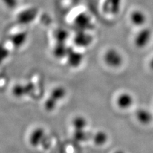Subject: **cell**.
Listing matches in <instances>:
<instances>
[{
	"mask_svg": "<svg viewBox=\"0 0 153 153\" xmlns=\"http://www.w3.org/2000/svg\"><path fill=\"white\" fill-rule=\"evenodd\" d=\"M65 95L66 91L63 88L58 87L55 88L45 102L44 107L46 111H52L54 110L57 103L65 98Z\"/></svg>",
	"mask_w": 153,
	"mask_h": 153,
	"instance_id": "2",
	"label": "cell"
},
{
	"mask_svg": "<svg viewBox=\"0 0 153 153\" xmlns=\"http://www.w3.org/2000/svg\"><path fill=\"white\" fill-rule=\"evenodd\" d=\"M104 63L111 68H117L123 63V57L121 52L114 48H110L103 54Z\"/></svg>",
	"mask_w": 153,
	"mask_h": 153,
	"instance_id": "1",
	"label": "cell"
},
{
	"mask_svg": "<svg viewBox=\"0 0 153 153\" xmlns=\"http://www.w3.org/2000/svg\"><path fill=\"white\" fill-rule=\"evenodd\" d=\"M149 65V68H150L152 70H153V57L151 59Z\"/></svg>",
	"mask_w": 153,
	"mask_h": 153,
	"instance_id": "15",
	"label": "cell"
},
{
	"mask_svg": "<svg viewBox=\"0 0 153 153\" xmlns=\"http://www.w3.org/2000/svg\"><path fill=\"white\" fill-rule=\"evenodd\" d=\"M45 137V131L43 128H38L33 130L29 137V142L33 147L39 146Z\"/></svg>",
	"mask_w": 153,
	"mask_h": 153,
	"instance_id": "6",
	"label": "cell"
},
{
	"mask_svg": "<svg viewBox=\"0 0 153 153\" xmlns=\"http://www.w3.org/2000/svg\"><path fill=\"white\" fill-rule=\"evenodd\" d=\"M152 32L150 28L143 27L138 31L134 38V45L138 49H143L150 43Z\"/></svg>",
	"mask_w": 153,
	"mask_h": 153,
	"instance_id": "3",
	"label": "cell"
},
{
	"mask_svg": "<svg viewBox=\"0 0 153 153\" xmlns=\"http://www.w3.org/2000/svg\"><path fill=\"white\" fill-rule=\"evenodd\" d=\"M76 25L82 30H88L93 26L91 19L85 14L79 16L76 19Z\"/></svg>",
	"mask_w": 153,
	"mask_h": 153,
	"instance_id": "10",
	"label": "cell"
},
{
	"mask_svg": "<svg viewBox=\"0 0 153 153\" xmlns=\"http://www.w3.org/2000/svg\"><path fill=\"white\" fill-rule=\"evenodd\" d=\"M92 139L95 145L98 146H102L107 142L108 140V134L105 131L103 130H99L93 135Z\"/></svg>",
	"mask_w": 153,
	"mask_h": 153,
	"instance_id": "11",
	"label": "cell"
},
{
	"mask_svg": "<svg viewBox=\"0 0 153 153\" xmlns=\"http://www.w3.org/2000/svg\"><path fill=\"white\" fill-rule=\"evenodd\" d=\"M74 137L77 142H83L89 139V133L87 131H85V130H74Z\"/></svg>",
	"mask_w": 153,
	"mask_h": 153,
	"instance_id": "14",
	"label": "cell"
},
{
	"mask_svg": "<svg viewBox=\"0 0 153 153\" xmlns=\"http://www.w3.org/2000/svg\"><path fill=\"white\" fill-rule=\"evenodd\" d=\"M134 103L133 96L128 92H123L119 94L116 98V103L117 106L122 110L130 108Z\"/></svg>",
	"mask_w": 153,
	"mask_h": 153,
	"instance_id": "4",
	"label": "cell"
},
{
	"mask_svg": "<svg viewBox=\"0 0 153 153\" xmlns=\"http://www.w3.org/2000/svg\"><path fill=\"white\" fill-rule=\"evenodd\" d=\"M75 42L76 44L80 47H87L91 44L93 42V37L85 31H82L75 36Z\"/></svg>",
	"mask_w": 153,
	"mask_h": 153,
	"instance_id": "9",
	"label": "cell"
},
{
	"mask_svg": "<svg viewBox=\"0 0 153 153\" xmlns=\"http://www.w3.org/2000/svg\"><path fill=\"white\" fill-rule=\"evenodd\" d=\"M114 153H124V152H123V151H118L114 152Z\"/></svg>",
	"mask_w": 153,
	"mask_h": 153,
	"instance_id": "16",
	"label": "cell"
},
{
	"mask_svg": "<svg viewBox=\"0 0 153 153\" xmlns=\"http://www.w3.org/2000/svg\"><path fill=\"white\" fill-rule=\"evenodd\" d=\"M130 19L134 26H143L147 21V16L140 10H135L130 13Z\"/></svg>",
	"mask_w": 153,
	"mask_h": 153,
	"instance_id": "8",
	"label": "cell"
},
{
	"mask_svg": "<svg viewBox=\"0 0 153 153\" xmlns=\"http://www.w3.org/2000/svg\"><path fill=\"white\" fill-rule=\"evenodd\" d=\"M135 118L140 124L146 126L152 121L153 114L147 108H140L135 112Z\"/></svg>",
	"mask_w": 153,
	"mask_h": 153,
	"instance_id": "5",
	"label": "cell"
},
{
	"mask_svg": "<svg viewBox=\"0 0 153 153\" xmlns=\"http://www.w3.org/2000/svg\"><path fill=\"white\" fill-rule=\"evenodd\" d=\"M88 124V122L87 119L82 116H76L72 120V126L74 130H85Z\"/></svg>",
	"mask_w": 153,
	"mask_h": 153,
	"instance_id": "12",
	"label": "cell"
},
{
	"mask_svg": "<svg viewBox=\"0 0 153 153\" xmlns=\"http://www.w3.org/2000/svg\"><path fill=\"white\" fill-rule=\"evenodd\" d=\"M121 0H105L103 10L107 13L116 15L121 8Z\"/></svg>",
	"mask_w": 153,
	"mask_h": 153,
	"instance_id": "7",
	"label": "cell"
},
{
	"mask_svg": "<svg viewBox=\"0 0 153 153\" xmlns=\"http://www.w3.org/2000/svg\"><path fill=\"white\" fill-rule=\"evenodd\" d=\"M83 59L82 55L79 52H71L68 58V63L73 67H77L82 63Z\"/></svg>",
	"mask_w": 153,
	"mask_h": 153,
	"instance_id": "13",
	"label": "cell"
}]
</instances>
